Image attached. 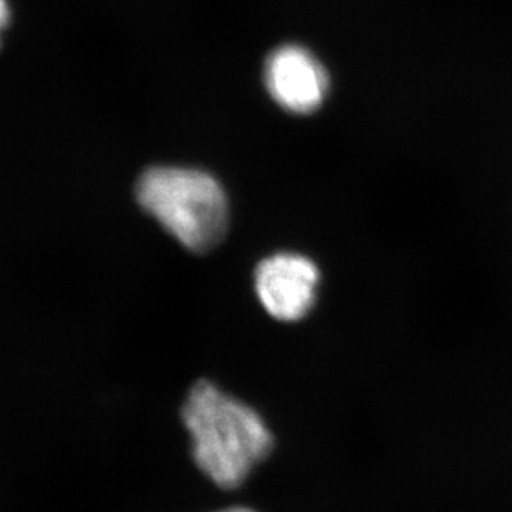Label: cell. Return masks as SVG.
Listing matches in <instances>:
<instances>
[{
    "label": "cell",
    "mask_w": 512,
    "mask_h": 512,
    "mask_svg": "<svg viewBox=\"0 0 512 512\" xmlns=\"http://www.w3.org/2000/svg\"><path fill=\"white\" fill-rule=\"evenodd\" d=\"M319 287V267L297 252L272 254L254 271L257 299L267 314L281 322L305 319L317 304Z\"/></svg>",
    "instance_id": "obj_3"
},
{
    "label": "cell",
    "mask_w": 512,
    "mask_h": 512,
    "mask_svg": "<svg viewBox=\"0 0 512 512\" xmlns=\"http://www.w3.org/2000/svg\"><path fill=\"white\" fill-rule=\"evenodd\" d=\"M136 199L146 213L194 254L213 251L228 232V198L221 184L203 171L148 170L136 184Z\"/></svg>",
    "instance_id": "obj_2"
},
{
    "label": "cell",
    "mask_w": 512,
    "mask_h": 512,
    "mask_svg": "<svg viewBox=\"0 0 512 512\" xmlns=\"http://www.w3.org/2000/svg\"><path fill=\"white\" fill-rule=\"evenodd\" d=\"M10 20V10L9 4H7V0H0V30L7 27Z\"/></svg>",
    "instance_id": "obj_5"
},
{
    "label": "cell",
    "mask_w": 512,
    "mask_h": 512,
    "mask_svg": "<svg viewBox=\"0 0 512 512\" xmlns=\"http://www.w3.org/2000/svg\"><path fill=\"white\" fill-rule=\"evenodd\" d=\"M267 90L287 112L309 115L325 102L329 75L322 63L300 45L274 50L266 62Z\"/></svg>",
    "instance_id": "obj_4"
},
{
    "label": "cell",
    "mask_w": 512,
    "mask_h": 512,
    "mask_svg": "<svg viewBox=\"0 0 512 512\" xmlns=\"http://www.w3.org/2000/svg\"><path fill=\"white\" fill-rule=\"evenodd\" d=\"M194 463L218 488L237 489L274 451V436L252 406L199 380L184 401Z\"/></svg>",
    "instance_id": "obj_1"
},
{
    "label": "cell",
    "mask_w": 512,
    "mask_h": 512,
    "mask_svg": "<svg viewBox=\"0 0 512 512\" xmlns=\"http://www.w3.org/2000/svg\"><path fill=\"white\" fill-rule=\"evenodd\" d=\"M219 512H254V511H252V509H247V508H231V509H226V511H219Z\"/></svg>",
    "instance_id": "obj_6"
}]
</instances>
